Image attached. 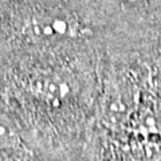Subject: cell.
I'll use <instances>...</instances> for the list:
<instances>
[{"instance_id": "obj_1", "label": "cell", "mask_w": 161, "mask_h": 161, "mask_svg": "<svg viewBox=\"0 0 161 161\" xmlns=\"http://www.w3.org/2000/svg\"><path fill=\"white\" fill-rule=\"evenodd\" d=\"M31 32L34 36L43 40L74 38L80 34L77 22L63 15H43L34 19Z\"/></svg>"}, {"instance_id": "obj_2", "label": "cell", "mask_w": 161, "mask_h": 161, "mask_svg": "<svg viewBox=\"0 0 161 161\" xmlns=\"http://www.w3.org/2000/svg\"><path fill=\"white\" fill-rule=\"evenodd\" d=\"M132 2H138V0H132Z\"/></svg>"}]
</instances>
